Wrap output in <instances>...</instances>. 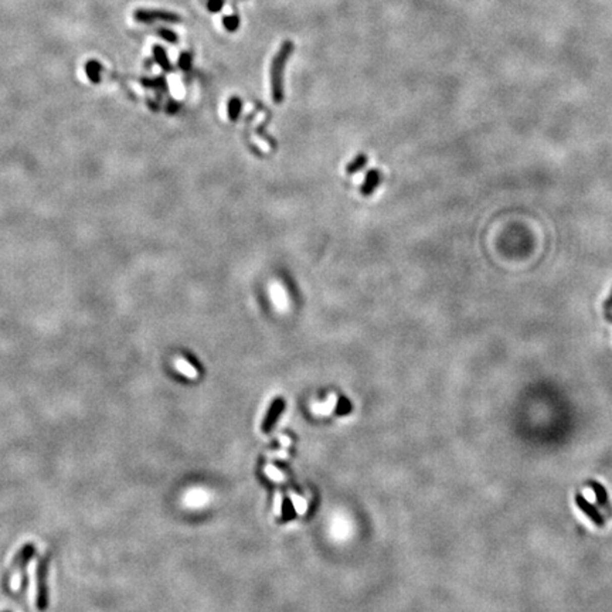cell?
Instances as JSON below:
<instances>
[{"label":"cell","instance_id":"cell-1","mask_svg":"<svg viewBox=\"0 0 612 612\" xmlns=\"http://www.w3.org/2000/svg\"><path fill=\"white\" fill-rule=\"evenodd\" d=\"M293 51V44L291 41H285L281 45L279 51L276 52L272 64H271V88L272 97L276 104H281L284 99V71L286 61Z\"/></svg>","mask_w":612,"mask_h":612},{"label":"cell","instance_id":"cell-2","mask_svg":"<svg viewBox=\"0 0 612 612\" xmlns=\"http://www.w3.org/2000/svg\"><path fill=\"white\" fill-rule=\"evenodd\" d=\"M134 17L138 22L143 23V24H150L153 20H163V22L169 23H177L180 22V16L172 12H164V10H136Z\"/></svg>","mask_w":612,"mask_h":612},{"label":"cell","instance_id":"cell-3","mask_svg":"<svg viewBox=\"0 0 612 612\" xmlns=\"http://www.w3.org/2000/svg\"><path fill=\"white\" fill-rule=\"evenodd\" d=\"M575 505L578 506V509L581 510L584 515L590 519L591 522H594L595 526H598V527H604L605 519L604 516L601 515V510H598L592 503H590V500L585 499V498L582 496L581 493H577V495H575Z\"/></svg>","mask_w":612,"mask_h":612},{"label":"cell","instance_id":"cell-4","mask_svg":"<svg viewBox=\"0 0 612 612\" xmlns=\"http://www.w3.org/2000/svg\"><path fill=\"white\" fill-rule=\"evenodd\" d=\"M29 601L34 606L37 602V561L33 560L29 563Z\"/></svg>","mask_w":612,"mask_h":612},{"label":"cell","instance_id":"cell-5","mask_svg":"<svg viewBox=\"0 0 612 612\" xmlns=\"http://www.w3.org/2000/svg\"><path fill=\"white\" fill-rule=\"evenodd\" d=\"M591 489L595 493V499H597L598 505L601 506V509H604L605 512L609 516H612V506L608 500V493L605 491V487L597 480H591L590 482Z\"/></svg>","mask_w":612,"mask_h":612},{"label":"cell","instance_id":"cell-6","mask_svg":"<svg viewBox=\"0 0 612 612\" xmlns=\"http://www.w3.org/2000/svg\"><path fill=\"white\" fill-rule=\"evenodd\" d=\"M336 404H337L336 394H330L329 398L326 400V401H325V403L312 404V411H314L315 414H318V415H329V414H332L333 410L336 408Z\"/></svg>","mask_w":612,"mask_h":612},{"label":"cell","instance_id":"cell-7","mask_svg":"<svg viewBox=\"0 0 612 612\" xmlns=\"http://www.w3.org/2000/svg\"><path fill=\"white\" fill-rule=\"evenodd\" d=\"M153 57H155V61H156L160 67L163 68L164 71H172V64H170V61H169L167 55H166V51H164L160 45H155V47H153Z\"/></svg>","mask_w":612,"mask_h":612},{"label":"cell","instance_id":"cell-8","mask_svg":"<svg viewBox=\"0 0 612 612\" xmlns=\"http://www.w3.org/2000/svg\"><path fill=\"white\" fill-rule=\"evenodd\" d=\"M101 70H102L101 64L95 60L88 61V63H87V66H85V73H87V75L90 77L91 81L95 82V84L99 82V80H101V77H99Z\"/></svg>","mask_w":612,"mask_h":612},{"label":"cell","instance_id":"cell-9","mask_svg":"<svg viewBox=\"0 0 612 612\" xmlns=\"http://www.w3.org/2000/svg\"><path fill=\"white\" fill-rule=\"evenodd\" d=\"M176 369L179 370L180 373L185 374L186 377H189V379H196V377H197V370H196L193 366H190L186 360H183V358H177V360H176Z\"/></svg>","mask_w":612,"mask_h":612},{"label":"cell","instance_id":"cell-10","mask_svg":"<svg viewBox=\"0 0 612 612\" xmlns=\"http://www.w3.org/2000/svg\"><path fill=\"white\" fill-rule=\"evenodd\" d=\"M289 498H291L293 508H295V510L298 512L299 515H305L306 512H308V502H306V499L300 498L299 495L293 492L289 493Z\"/></svg>","mask_w":612,"mask_h":612},{"label":"cell","instance_id":"cell-11","mask_svg":"<svg viewBox=\"0 0 612 612\" xmlns=\"http://www.w3.org/2000/svg\"><path fill=\"white\" fill-rule=\"evenodd\" d=\"M377 185H379V173L370 172L367 174L366 183H364V186L361 189V192H363V194H370L374 189L377 187Z\"/></svg>","mask_w":612,"mask_h":612},{"label":"cell","instance_id":"cell-12","mask_svg":"<svg viewBox=\"0 0 612 612\" xmlns=\"http://www.w3.org/2000/svg\"><path fill=\"white\" fill-rule=\"evenodd\" d=\"M271 292H272V299H274L275 305L278 306L279 309L285 308V306H286V299H285L284 289H282L279 285H274Z\"/></svg>","mask_w":612,"mask_h":612},{"label":"cell","instance_id":"cell-13","mask_svg":"<svg viewBox=\"0 0 612 612\" xmlns=\"http://www.w3.org/2000/svg\"><path fill=\"white\" fill-rule=\"evenodd\" d=\"M239 111H241V101H239V98H231L230 102H228V115H230V119H237L239 115Z\"/></svg>","mask_w":612,"mask_h":612},{"label":"cell","instance_id":"cell-14","mask_svg":"<svg viewBox=\"0 0 612 612\" xmlns=\"http://www.w3.org/2000/svg\"><path fill=\"white\" fill-rule=\"evenodd\" d=\"M22 582H23V566L22 567H19V570L16 571L15 574L12 575V578H10V590L19 591L20 590V587H22Z\"/></svg>","mask_w":612,"mask_h":612},{"label":"cell","instance_id":"cell-15","mask_svg":"<svg viewBox=\"0 0 612 612\" xmlns=\"http://www.w3.org/2000/svg\"><path fill=\"white\" fill-rule=\"evenodd\" d=\"M265 473L268 475L269 479H272V480H275V482H284L285 480V475L281 472V470H278L275 468V466H272V465H267L265 466Z\"/></svg>","mask_w":612,"mask_h":612},{"label":"cell","instance_id":"cell-16","mask_svg":"<svg viewBox=\"0 0 612 612\" xmlns=\"http://www.w3.org/2000/svg\"><path fill=\"white\" fill-rule=\"evenodd\" d=\"M223 23H224V27L227 30L235 31L239 27V17L235 15L227 16V17L223 19Z\"/></svg>","mask_w":612,"mask_h":612},{"label":"cell","instance_id":"cell-17","mask_svg":"<svg viewBox=\"0 0 612 612\" xmlns=\"http://www.w3.org/2000/svg\"><path fill=\"white\" fill-rule=\"evenodd\" d=\"M602 309H604L605 321H608L609 323H612V291H611V293H609V296H608L606 300L604 302Z\"/></svg>","mask_w":612,"mask_h":612},{"label":"cell","instance_id":"cell-18","mask_svg":"<svg viewBox=\"0 0 612 612\" xmlns=\"http://www.w3.org/2000/svg\"><path fill=\"white\" fill-rule=\"evenodd\" d=\"M159 36L162 38H164L166 41H169V43H176L177 41V36H176V33L172 30H167V29H159Z\"/></svg>","mask_w":612,"mask_h":612},{"label":"cell","instance_id":"cell-19","mask_svg":"<svg viewBox=\"0 0 612 612\" xmlns=\"http://www.w3.org/2000/svg\"><path fill=\"white\" fill-rule=\"evenodd\" d=\"M366 156H358L354 162H351L349 166H347V172L351 173V172H356V170H358L360 167H363L364 164H366Z\"/></svg>","mask_w":612,"mask_h":612},{"label":"cell","instance_id":"cell-20","mask_svg":"<svg viewBox=\"0 0 612 612\" xmlns=\"http://www.w3.org/2000/svg\"><path fill=\"white\" fill-rule=\"evenodd\" d=\"M190 66H192V55H190L189 52H183V54H180L179 67L181 68V70H189Z\"/></svg>","mask_w":612,"mask_h":612},{"label":"cell","instance_id":"cell-21","mask_svg":"<svg viewBox=\"0 0 612 612\" xmlns=\"http://www.w3.org/2000/svg\"><path fill=\"white\" fill-rule=\"evenodd\" d=\"M223 5H224V0H209L207 8L211 13H217L223 9Z\"/></svg>","mask_w":612,"mask_h":612},{"label":"cell","instance_id":"cell-22","mask_svg":"<svg viewBox=\"0 0 612 612\" xmlns=\"http://www.w3.org/2000/svg\"><path fill=\"white\" fill-rule=\"evenodd\" d=\"M142 82L146 85V87H164L166 85V82H164V78L163 77H157V78H155L153 81H146L145 78L142 80Z\"/></svg>","mask_w":612,"mask_h":612},{"label":"cell","instance_id":"cell-23","mask_svg":"<svg viewBox=\"0 0 612 612\" xmlns=\"http://www.w3.org/2000/svg\"><path fill=\"white\" fill-rule=\"evenodd\" d=\"M281 505H282V498H281V495H276L275 498V506H274V512H275V515H281Z\"/></svg>","mask_w":612,"mask_h":612}]
</instances>
